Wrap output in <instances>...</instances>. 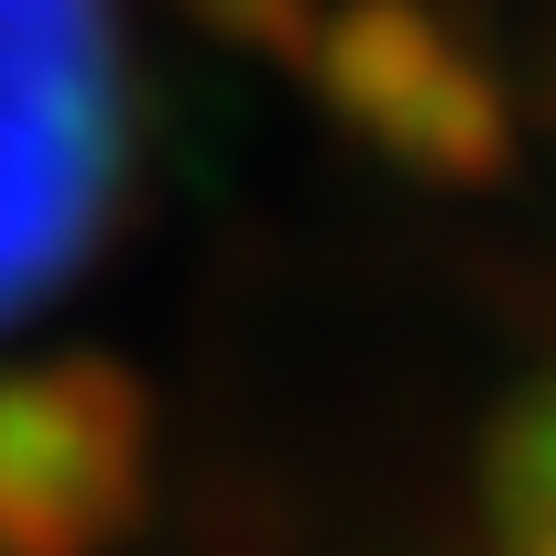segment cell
Listing matches in <instances>:
<instances>
[{
  "label": "cell",
  "mask_w": 556,
  "mask_h": 556,
  "mask_svg": "<svg viewBox=\"0 0 556 556\" xmlns=\"http://www.w3.org/2000/svg\"><path fill=\"white\" fill-rule=\"evenodd\" d=\"M99 175L88 0H0V306L77 240Z\"/></svg>",
  "instance_id": "obj_1"
},
{
  "label": "cell",
  "mask_w": 556,
  "mask_h": 556,
  "mask_svg": "<svg viewBox=\"0 0 556 556\" xmlns=\"http://www.w3.org/2000/svg\"><path fill=\"white\" fill-rule=\"evenodd\" d=\"M491 556H556V415L534 426V447H513V480H502V534Z\"/></svg>",
  "instance_id": "obj_2"
}]
</instances>
